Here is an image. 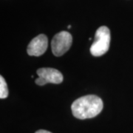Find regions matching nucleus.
<instances>
[{"label": "nucleus", "instance_id": "1", "mask_svg": "<svg viewBox=\"0 0 133 133\" xmlns=\"http://www.w3.org/2000/svg\"><path fill=\"white\" fill-rule=\"evenodd\" d=\"M104 104L101 98L95 95H85L76 99L71 106L72 113L78 119L92 118L101 113Z\"/></svg>", "mask_w": 133, "mask_h": 133}, {"label": "nucleus", "instance_id": "2", "mask_svg": "<svg viewBox=\"0 0 133 133\" xmlns=\"http://www.w3.org/2000/svg\"><path fill=\"white\" fill-rule=\"evenodd\" d=\"M110 30L106 26H101L96 30L95 40L92 44L90 52L93 56H101L109 50L110 44Z\"/></svg>", "mask_w": 133, "mask_h": 133}, {"label": "nucleus", "instance_id": "3", "mask_svg": "<svg viewBox=\"0 0 133 133\" xmlns=\"http://www.w3.org/2000/svg\"><path fill=\"white\" fill-rule=\"evenodd\" d=\"M72 43L71 34L66 31L57 33L52 38L51 49L54 56H61L69 50Z\"/></svg>", "mask_w": 133, "mask_h": 133}, {"label": "nucleus", "instance_id": "4", "mask_svg": "<svg viewBox=\"0 0 133 133\" xmlns=\"http://www.w3.org/2000/svg\"><path fill=\"white\" fill-rule=\"evenodd\" d=\"M36 72L38 77L35 82L39 86L47 84H61L64 79L62 72L53 68H40Z\"/></svg>", "mask_w": 133, "mask_h": 133}, {"label": "nucleus", "instance_id": "5", "mask_svg": "<svg viewBox=\"0 0 133 133\" xmlns=\"http://www.w3.org/2000/svg\"><path fill=\"white\" fill-rule=\"evenodd\" d=\"M48 46V37L44 34H40L33 38L29 43L27 52L29 56H40L46 52Z\"/></svg>", "mask_w": 133, "mask_h": 133}, {"label": "nucleus", "instance_id": "6", "mask_svg": "<svg viewBox=\"0 0 133 133\" xmlns=\"http://www.w3.org/2000/svg\"><path fill=\"white\" fill-rule=\"evenodd\" d=\"M8 94L9 92H8L7 83L3 76H0V98L5 99L8 96Z\"/></svg>", "mask_w": 133, "mask_h": 133}, {"label": "nucleus", "instance_id": "7", "mask_svg": "<svg viewBox=\"0 0 133 133\" xmlns=\"http://www.w3.org/2000/svg\"><path fill=\"white\" fill-rule=\"evenodd\" d=\"M35 133H52L50 132H49L48 130H44V129H40V130H38L36 131Z\"/></svg>", "mask_w": 133, "mask_h": 133}]
</instances>
